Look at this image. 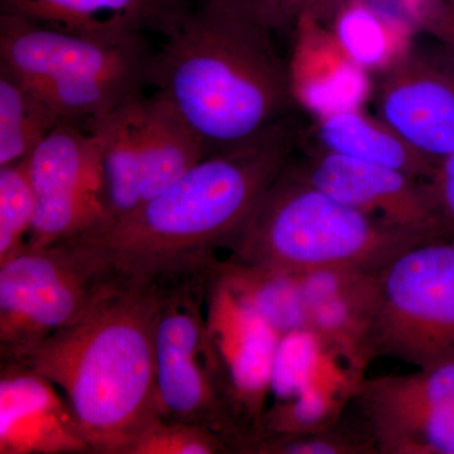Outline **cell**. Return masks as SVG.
<instances>
[{
    "mask_svg": "<svg viewBox=\"0 0 454 454\" xmlns=\"http://www.w3.org/2000/svg\"><path fill=\"white\" fill-rule=\"evenodd\" d=\"M423 31L438 41L446 57V67L454 74V0H438L434 13Z\"/></svg>",
    "mask_w": 454,
    "mask_h": 454,
    "instance_id": "31",
    "label": "cell"
},
{
    "mask_svg": "<svg viewBox=\"0 0 454 454\" xmlns=\"http://www.w3.org/2000/svg\"><path fill=\"white\" fill-rule=\"evenodd\" d=\"M315 136L321 151L402 170L424 181H430L438 168L379 116L358 107L319 114Z\"/></svg>",
    "mask_w": 454,
    "mask_h": 454,
    "instance_id": "17",
    "label": "cell"
},
{
    "mask_svg": "<svg viewBox=\"0 0 454 454\" xmlns=\"http://www.w3.org/2000/svg\"><path fill=\"white\" fill-rule=\"evenodd\" d=\"M101 158V134L82 122H61L32 152L35 214L27 244L50 247L106 225Z\"/></svg>",
    "mask_w": 454,
    "mask_h": 454,
    "instance_id": "9",
    "label": "cell"
},
{
    "mask_svg": "<svg viewBox=\"0 0 454 454\" xmlns=\"http://www.w3.org/2000/svg\"><path fill=\"white\" fill-rule=\"evenodd\" d=\"M226 439L197 424L163 422L140 435L127 454H230Z\"/></svg>",
    "mask_w": 454,
    "mask_h": 454,
    "instance_id": "27",
    "label": "cell"
},
{
    "mask_svg": "<svg viewBox=\"0 0 454 454\" xmlns=\"http://www.w3.org/2000/svg\"><path fill=\"white\" fill-rule=\"evenodd\" d=\"M167 276H107L88 309L17 363L64 391L97 454H127L163 423L154 324Z\"/></svg>",
    "mask_w": 454,
    "mask_h": 454,
    "instance_id": "2",
    "label": "cell"
},
{
    "mask_svg": "<svg viewBox=\"0 0 454 454\" xmlns=\"http://www.w3.org/2000/svg\"><path fill=\"white\" fill-rule=\"evenodd\" d=\"M367 351L426 369L454 361V238L408 247L378 273Z\"/></svg>",
    "mask_w": 454,
    "mask_h": 454,
    "instance_id": "5",
    "label": "cell"
},
{
    "mask_svg": "<svg viewBox=\"0 0 454 454\" xmlns=\"http://www.w3.org/2000/svg\"><path fill=\"white\" fill-rule=\"evenodd\" d=\"M345 0H259L255 14L273 33L295 29L301 18L319 25H331Z\"/></svg>",
    "mask_w": 454,
    "mask_h": 454,
    "instance_id": "28",
    "label": "cell"
},
{
    "mask_svg": "<svg viewBox=\"0 0 454 454\" xmlns=\"http://www.w3.org/2000/svg\"><path fill=\"white\" fill-rule=\"evenodd\" d=\"M214 267V265H212ZM206 324L221 396L245 446L259 432L270 391L280 336L212 273L206 293Z\"/></svg>",
    "mask_w": 454,
    "mask_h": 454,
    "instance_id": "11",
    "label": "cell"
},
{
    "mask_svg": "<svg viewBox=\"0 0 454 454\" xmlns=\"http://www.w3.org/2000/svg\"><path fill=\"white\" fill-rule=\"evenodd\" d=\"M256 14L203 0L152 55L148 85L208 153L255 138L291 115V66Z\"/></svg>",
    "mask_w": 454,
    "mask_h": 454,
    "instance_id": "3",
    "label": "cell"
},
{
    "mask_svg": "<svg viewBox=\"0 0 454 454\" xmlns=\"http://www.w3.org/2000/svg\"><path fill=\"white\" fill-rule=\"evenodd\" d=\"M244 454H379V448L369 423L357 411L343 413L333 426L315 432L254 438Z\"/></svg>",
    "mask_w": 454,
    "mask_h": 454,
    "instance_id": "24",
    "label": "cell"
},
{
    "mask_svg": "<svg viewBox=\"0 0 454 454\" xmlns=\"http://www.w3.org/2000/svg\"><path fill=\"white\" fill-rule=\"evenodd\" d=\"M35 214V192L26 160L0 167V262L25 247Z\"/></svg>",
    "mask_w": 454,
    "mask_h": 454,
    "instance_id": "26",
    "label": "cell"
},
{
    "mask_svg": "<svg viewBox=\"0 0 454 454\" xmlns=\"http://www.w3.org/2000/svg\"><path fill=\"white\" fill-rule=\"evenodd\" d=\"M333 35L340 49L361 68H385L408 52L402 43L415 31L399 18L358 0H348L334 17Z\"/></svg>",
    "mask_w": 454,
    "mask_h": 454,
    "instance_id": "20",
    "label": "cell"
},
{
    "mask_svg": "<svg viewBox=\"0 0 454 454\" xmlns=\"http://www.w3.org/2000/svg\"><path fill=\"white\" fill-rule=\"evenodd\" d=\"M190 9L191 0H0V13L114 43L168 35Z\"/></svg>",
    "mask_w": 454,
    "mask_h": 454,
    "instance_id": "16",
    "label": "cell"
},
{
    "mask_svg": "<svg viewBox=\"0 0 454 454\" xmlns=\"http://www.w3.org/2000/svg\"><path fill=\"white\" fill-rule=\"evenodd\" d=\"M300 138L297 118L286 116L255 138L208 153L121 219L64 243L107 276L148 278L210 267L217 250L234 244Z\"/></svg>",
    "mask_w": 454,
    "mask_h": 454,
    "instance_id": "1",
    "label": "cell"
},
{
    "mask_svg": "<svg viewBox=\"0 0 454 454\" xmlns=\"http://www.w3.org/2000/svg\"><path fill=\"white\" fill-rule=\"evenodd\" d=\"M372 433L454 402V361L403 375L363 379L352 395Z\"/></svg>",
    "mask_w": 454,
    "mask_h": 454,
    "instance_id": "18",
    "label": "cell"
},
{
    "mask_svg": "<svg viewBox=\"0 0 454 454\" xmlns=\"http://www.w3.org/2000/svg\"><path fill=\"white\" fill-rule=\"evenodd\" d=\"M342 360L325 348L310 330L294 331L284 334L278 342L270 391L276 400L298 395L316 384L339 385L356 389L358 379L348 372H337Z\"/></svg>",
    "mask_w": 454,
    "mask_h": 454,
    "instance_id": "21",
    "label": "cell"
},
{
    "mask_svg": "<svg viewBox=\"0 0 454 454\" xmlns=\"http://www.w3.org/2000/svg\"><path fill=\"white\" fill-rule=\"evenodd\" d=\"M205 2L214 3L221 7L244 9V11H252L255 13L256 4L259 0H205Z\"/></svg>",
    "mask_w": 454,
    "mask_h": 454,
    "instance_id": "32",
    "label": "cell"
},
{
    "mask_svg": "<svg viewBox=\"0 0 454 454\" xmlns=\"http://www.w3.org/2000/svg\"><path fill=\"white\" fill-rule=\"evenodd\" d=\"M373 435L380 454H454V402Z\"/></svg>",
    "mask_w": 454,
    "mask_h": 454,
    "instance_id": "25",
    "label": "cell"
},
{
    "mask_svg": "<svg viewBox=\"0 0 454 454\" xmlns=\"http://www.w3.org/2000/svg\"><path fill=\"white\" fill-rule=\"evenodd\" d=\"M57 389L25 366L0 364V454L94 453Z\"/></svg>",
    "mask_w": 454,
    "mask_h": 454,
    "instance_id": "14",
    "label": "cell"
},
{
    "mask_svg": "<svg viewBox=\"0 0 454 454\" xmlns=\"http://www.w3.org/2000/svg\"><path fill=\"white\" fill-rule=\"evenodd\" d=\"M352 395L354 391L348 387L316 384L298 395L276 400L274 405L265 409L258 434L254 438L304 434L333 426L345 413L346 404Z\"/></svg>",
    "mask_w": 454,
    "mask_h": 454,
    "instance_id": "23",
    "label": "cell"
},
{
    "mask_svg": "<svg viewBox=\"0 0 454 454\" xmlns=\"http://www.w3.org/2000/svg\"><path fill=\"white\" fill-rule=\"evenodd\" d=\"M379 271L334 267L300 273L309 330L352 372L370 363V328L378 298Z\"/></svg>",
    "mask_w": 454,
    "mask_h": 454,
    "instance_id": "15",
    "label": "cell"
},
{
    "mask_svg": "<svg viewBox=\"0 0 454 454\" xmlns=\"http://www.w3.org/2000/svg\"><path fill=\"white\" fill-rule=\"evenodd\" d=\"M83 124L103 138L106 225L153 199L208 154L155 92L133 95L104 118Z\"/></svg>",
    "mask_w": 454,
    "mask_h": 454,
    "instance_id": "7",
    "label": "cell"
},
{
    "mask_svg": "<svg viewBox=\"0 0 454 454\" xmlns=\"http://www.w3.org/2000/svg\"><path fill=\"white\" fill-rule=\"evenodd\" d=\"M152 55L145 35L114 43L0 13V68L29 88H68L100 79L149 86Z\"/></svg>",
    "mask_w": 454,
    "mask_h": 454,
    "instance_id": "10",
    "label": "cell"
},
{
    "mask_svg": "<svg viewBox=\"0 0 454 454\" xmlns=\"http://www.w3.org/2000/svg\"><path fill=\"white\" fill-rule=\"evenodd\" d=\"M61 122L43 98L0 68V167L27 160Z\"/></svg>",
    "mask_w": 454,
    "mask_h": 454,
    "instance_id": "22",
    "label": "cell"
},
{
    "mask_svg": "<svg viewBox=\"0 0 454 454\" xmlns=\"http://www.w3.org/2000/svg\"><path fill=\"white\" fill-rule=\"evenodd\" d=\"M107 276L68 244H26L0 262V364L17 363L82 315Z\"/></svg>",
    "mask_w": 454,
    "mask_h": 454,
    "instance_id": "8",
    "label": "cell"
},
{
    "mask_svg": "<svg viewBox=\"0 0 454 454\" xmlns=\"http://www.w3.org/2000/svg\"><path fill=\"white\" fill-rule=\"evenodd\" d=\"M212 273L280 337L309 330L300 274L250 264L230 256L217 260Z\"/></svg>",
    "mask_w": 454,
    "mask_h": 454,
    "instance_id": "19",
    "label": "cell"
},
{
    "mask_svg": "<svg viewBox=\"0 0 454 454\" xmlns=\"http://www.w3.org/2000/svg\"><path fill=\"white\" fill-rule=\"evenodd\" d=\"M382 121L433 162L454 153V74L409 50L382 70L376 90Z\"/></svg>",
    "mask_w": 454,
    "mask_h": 454,
    "instance_id": "13",
    "label": "cell"
},
{
    "mask_svg": "<svg viewBox=\"0 0 454 454\" xmlns=\"http://www.w3.org/2000/svg\"><path fill=\"white\" fill-rule=\"evenodd\" d=\"M442 236L355 210L301 179L289 162L230 247V258L298 274L334 267L379 271L408 247Z\"/></svg>",
    "mask_w": 454,
    "mask_h": 454,
    "instance_id": "4",
    "label": "cell"
},
{
    "mask_svg": "<svg viewBox=\"0 0 454 454\" xmlns=\"http://www.w3.org/2000/svg\"><path fill=\"white\" fill-rule=\"evenodd\" d=\"M291 166L301 179L355 210L391 225L450 236L429 181L321 149Z\"/></svg>",
    "mask_w": 454,
    "mask_h": 454,
    "instance_id": "12",
    "label": "cell"
},
{
    "mask_svg": "<svg viewBox=\"0 0 454 454\" xmlns=\"http://www.w3.org/2000/svg\"><path fill=\"white\" fill-rule=\"evenodd\" d=\"M348 0H345V3ZM379 9L384 13L404 20L409 26L424 29L429 18L437 8L438 0H358Z\"/></svg>",
    "mask_w": 454,
    "mask_h": 454,
    "instance_id": "29",
    "label": "cell"
},
{
    "mask_svg": "<svg viewBox=\"0 0 454 454\" xmlns=\"http://www.w3.org/2000/svg\"><path fill=\"white\" fill-rule=\"evenodd\" d=\"M429 182L444 229L454 238V153L439 164Z\"/></svg>",
    "mask_w": 454,
    "mask_h": 454,
    "instance_id": "30",
    "label": "cell"
},
{
    "mask_svg": "<svg viewBox=\"0 0 454 454\" xmlns=\"http://www.w3.org/2000/svg\"><path fill=\"white\" fill-rule=\"evenodd\" d=\"M210 268L167 276L154 324L158 402L163 422L214 430L240 453L243 434L221 396L203 312Z\"/></svg>",
    "mask_w": 454,
    "mask_h": 454,
    "instance_id": "6",
    "label": "cell"
}]
</instances>
